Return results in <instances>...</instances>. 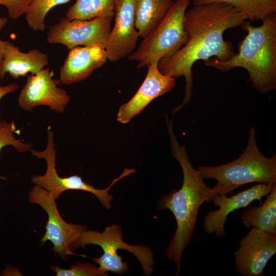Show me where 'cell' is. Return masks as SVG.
<instances>
[{
	"instance_id": "6da1fadb",
	"label": "cell",
	"mask_w": 276,
	"mask_h": 276,
	"mask_svg": "<svg viewBox=\"0 0 276 276\" xmlns=\"http://www.w3.org/2000/svg\"><path fill=\"white\" fill-rule=\"evenodd\" d=\"M247 19L241 12L225 3L193 5L185 14L184 27L188 41L172 56L160 59L157 64L164 75L186 81L185 96L173 110L179 111L191 101L193 86L192 67L198 60L212 58L220 61L231 58L235 52L232 43L223 38L224 32L242 26Z\"/></svg>"
},
{
	"instance_id": "7a4b0ae2",
	"label": "cell",
	"mask_w": 276,
	"mask_h": 276,
	"mask_svg": "<svg viewBox=\"0 0 276 276\" xmlns=\"http://www.w3.org/2000/svg\"><path fill=\"white\" fill-rule=\"evenodd\" d=\"M172 155L178 162L183 173V181L179 190H172L161 196L158 201L159 209H168L174 215L176 228L166 250L167 258L172 261L179 275L181 259L189 245L197 223L198 211L204 202H211L217 194L215 189L208 186L190 162L186 147L179 143L173 130V118L166 117Z\"/></svg>"
},
{
	"instance_id": "3957f363",
	"label": "cell",
	"mask_w": 276,
	"mask_h": 276,
	"mask_svg": "<svg viewBox=\"0 0 276 276\" xmlns=\"http://www.w3.org/2000/svg\"><path fill=\"white\" fill-rule=\"evenodd\" d=\"M241 26L247 34L239 44L238 53L224 61L210 58L204 64L222 72L244 68L256 90L271 93L276 89V13L262 20L260 26L245 21Z\"/></svg>"
},
{
	"instance_id": "277c9868",
	"label": "cell",
	"mask_w": 276,
	"mask_h": 276,
	"mask_svg": "<svg viewBox=\"0 0 276 276\" xmlns=\"http://www.w3.org/2000/svg\"><path fill=\"white\" fill-rule=\"evenodd\" d=\"M254 127L249 129L247 145L239 157L217 166H200L197 170L203 179L217 180L213 188L217 194H231L251 182L276 184V154L268 157L259 149Z\"/></svg>"
},
{
	"instance_id": "5b68a950",
	"label": "cell",
	"mask_w": 276,
	"mask_h": 276,
	"mask_svg": "<svg viewBox=\"0 0 276 276\" xmlns=\"http://www.w3.org/2000/svg\"><path fill=\"white\" fill-rule=\"evenodd\" d=\"M192 0H175L164 18L129 55L130 61L138 62V68L147 66L175 54L188 41L184 27L185 16Z\"/></svg>"
},
{
	"instance_id": "8992f818",
	"label": "cell",
	"mask_w": 276,
	"mask_h": 276,
	"mask_svg": "<svg viewBox=\"0 0 276 276\" xmlns=\"http://www.w3.org/2000/svg\"><path fill=\"white\" fill-rule=\"evenodd\" d=\"M88 244L100 246L103 254L98 258H91L102 271L112 272L120 275L128 270L127 262L123 261L118 254L119 249L126 250L133 255L139 260L143 270L144 275H149L153 271L154 258L152 250L143 245H130L123 240L122 227L113 224L106 226L100 232L85 229L82 233L76 244L77 248L84 247Z\"/></svg>"
},
{
	"instance_id": "52a82bcc",
	"label": "cell",
	"mask_w": 276,
	"mask_h": 276,
	"mask_svg": "<svg viewBox=\"0 0 276 276\" xmlns=\"http://www.w3.org/2000/svg\"><path fill=\"white\" fill-rule=\"evenodd\" d=\"M48 141L46 148L41 151L31 149L32 154L38 158L44 159L47 164V169L43 175H33L31 181L35 185H38L51 192L55 198L67 190L83 191L94 195L99 200L102 205L107 210L111 208L113 195L109 194L110 188L118 181L126 177L135 171L132 168H125L120 175L112 179L109 186L103 189L95 188L93 186L83 181L81 177L72 175L62 177L60 176L56 168V149L54 139V132L51 127H48Z\"/></svg>"
},
{
	"instance_id": "ba28073f",
	"label": "cell",
	"mask_w": 276,
	"mask_h": 276,
	"mask_svg": "<svg viewBox=\"0 0 276 276\" xmlns=\"http://www.w3.org/2000/svg\"><path fill=\"white\" fill-rule=\"evenodd\" d=\"M28 199L30 203L40 206L48 215L45 232L41 239L42 244L50 241L54 252L63 260L74 255L73 251L77 248V242L87 229L86 226L66 222L60 214L54 195L39 186L33 187Z\"/></svg>"
},
{
	"instance_id": "9c48e42d",
	"label": "cell",
	"mask_w": 276,
	"mask_h": 276,
	"mask_svg": "<svg viewBox=\"0 0 276 276\" xmlns=\"http://www.w3.org/2000/svg\"><path fill=\"white\" fill-rule=\"evenodd\" d=\"M114 12L90 20L62 18L50 28L47 41L60 43L68 50L79 46L98 45L105 48Z\"/></svg>"
},
{
	"instance_id": "30bf717a",
	"label": "cell",
	"mask_w": 276,
	"mask_h": 276,
	"mask_svg": "<svg viewBox=\"0 0 276 276\" xmlns=\"http://www.w3.org/2000/svg\"><path fill=\"white\" fill-rule=\"evenodd\" d=\"M53 71L47 68L28 76L18 97L19 107L31 111L36 106L45 105L58 113L64 112L70 97L58 87L60 82L53 79Z\"/></svg>"
},
{
	"instance_id": "8fae6325",
	"label": "cell",
	"mask_w": 276,
	"mask_h": 276,
	"mask_svg": "<svg viewBox=\"0 0 276 276\" xmlns=\"http://www.w3.org/2000/svg\"><path fill=\"white\" fill-rule=\"evenodd\" d=\"M275 252L276 235L252 227L234 253L236 269L242 276H263Z\"/></svg>"
},
{
	"instance_id": "7c38bea8",
	"label": "cell",
	"mask_w": 276,
	"mask_h": 276,
	"mask_svg": "<svg viewBox=\"0 0 276 276\" xmlns=\"http://www.w3.org/2000/svg\"><path fill=\"white\" fill-rule=\"evenodd\" d=\"M137 0H116L114 24L109 34L105 50L107 59L117 62L131 54L139 36L135 26Z\"/></svg>"
},
{
	"instance_id": "4fadbf2b",
	"label": "cell",
	"mask_w": 276,
	"mask_h": 276,
	"mask_svg": "<svg viewBox=\"0 0 276 276\" xmlns=\"http://www.w3.org/2000/svg\"><path fill=\"white\" fill-rule=\"evenodd\" d=\"M273 186L259 183L229 197L226 195L217 194L212 201L219 209L206 215L202 225L203 230L209 235L215 234L218 238L223 237L227 216L235 210L246 207L254 200H260L270 192Z\"/></svg>"
},
{
	"instance_id": "5bb4252c",
	"label": "cell",
	"mask_w": 276,
	"mask_h": 276,
	"mask_svg": "<svg viewBox=\"0 0 276 276\" xmlns=\"http://www.w3.org/2000/svg\"><path fill=\"white\" fill-rule=\"evenodd\" d=\"M157 64L155 62L147 66V75L140 88L127 102L120 106L117 117L119 122L128 123L154 99L172 90L176 78L162 74Z\"/></svg>"
},
{
	"instance_id": "9a60e30c",
	"label": "cell",
	"mask_w": 276,
	"mask_h": 276,
	"mask_svg": "<svg viewBox=\"0 0 276 276\" xmlns=\"http://www.w3.org/2000/svg\"><path fill=\"white\" fill-rule=\"evenodd\" d=\"M107 60L105 49L100 46L74 48L60 68L59 80L65 85L82 81L101 67Z\"/></svg>"
},
{
	"instance_id": "2e32d148",
	"label": "cell",
	"mask_w": 276,
	"mask_h": 276,
	"mask_svg": "<svg viewBox=\"0 0 276 276\" xmlns=\"http://www.w3.org/2000/svg\"><path fill=\"white\" fill-rule=\"evenodd\" d=\"M49 62L47 54L37 49L22 52L18 47L9 41L1 67L0 79H3L6 73L14 79L29 73L35 74L43 69Z\"/></svg>"
},
{
	"instance_id": "e0dca14e",
	"label": "cell",
	"mask_w": 276,
	"mask_h": 276,
	"mask_svg": "<svg viewBox=\"0 0 276 276\" xmlns=\"http://www.w3.org/2000/svg\"><path fill=\"white\" fill-rule=\"evenodd\" d=\"M173 0H137L135 26L139 36L146 37L168 13Z\"/></svg>"
},
{
	"instance_id": "ac0fdd59",
	"label": "cell",
	"mask_w": 276,
	"mask_h": 276,
	"mask_svg": "<svg viewBox=\"0 0 276 276\" xmlns=\"http://www.w3.org/2000/svg\"><path fill=\"white\" fill-rule=\"evenodd\" d=\"M259 206H250L241 215L242 222L246 228L254 227L265 232L276 235V184Z\"/></svg>"
},
{
	"instance_id": "d6986e66",
	"label": "cell",
	"mask_w": 276,
	"mask_h": 276,
	"mask_svg": "<svg viewBox=\"0 0 276 276\" xmlns=\"http://www.w3.org/2000/svg\"><path fill=\"white\" fill-rule=\"evenodd\" d=\"M193 5L222 2L230 5L250 20H263L276 13V0H192Z\"/></svg>"
},
{
	"instance_id": "ffe728a7",
	"label": "cell",
	"mask_w": 276,
	"mask_h": 276,
	"mask_svg": "<svg viewBox=\"0 0 276 276\" xmlns=\"http://www.w3.org/2000/svg\"><path fill=\"white\" fill-rule=\"evenodd\" d=\"M116 0H76L67 10L69 20H90L114 12Z\"/></svg>"
},
{
	"instance_id": "44dd1931",
	"label": "cell",
	"mask_w": 276,
	"mask_h": 276,
	"mask_svg": "<svg viewBox=\"0 0 276 276\" xmlns=\"http://www.w3.org/2000/svg\"><path fill=\"white\" fill-rule=\"evenodd\" d=\"M70 1L32 0L25 13L28 26L34 31H44L46 28L44 20L48 12L53 8Z\"/></svg>"
},
{
	"instance_id": "7402d4cb",
	"label": "cell",
	"mask_w": 276,
	"mask_h": 276,
	"mask_svg": "<svg viewBox=\"0 0 276 276\" xmlns=\"http://www.w3.org/2000/svg\"><path fill=\"white\" fill-rule=\"evenodd\" d=\"M16 126L13 122L1 121L0 125V153L7 146H12L19 152H25L32 149V144L17 140L14 135ZM0 178L2 177L0 175Z\"/></svg>"
},
{
	"instance_id": "603a6c76",
	"label": "cell",
	"mask_w": 276,
	"mask_h": 276,
	"mask_svg": "<svg viewBox=\"0 0 276 276\" xmlns=\"http://www.w3.org/2000/svg\"><path fill=\"white\" fill-rule=\"evenodd\" d=\"M57 276H106L108 273L101 271L98 267L88 262H77L70 268H61L57 265L50 267Z\"/></svg>"
},
{
	"instance_id": "cb8c5ba5",
	"label": "cell",
	"mask_w": 276,
	"mask_h": 276,
	"mask_svg": "<svg viewBox=\"0 0 276 276\" xmlns=\"http://www.w3.org/2000/svg\"><path fill=\"white\" fill-rule=\"evenodd\" d=\"M32 0H0V5L5 6L8 16L11 19H16L26 11Z\"/></svg>"
},
{
	"instance_id": "d4e9b609",
	"label": "cell",
	"mask_w": 276,
	"mask_h": 276,
	"mask_svg": "<svg viewBox=\"0 0 276 276\" xmlns=\"http://www.w3.org/2000/svg\"><path fill=\"white\" fill-rule=\"evenodd\" d=\"M8 22V20L6 17H0V32ZM8 42L9 41L2 40L0 37V70Z\"/></svg>"
},
{
	"instance_id": "484cf974",
	"label": "cell",
	"mask_w": 276,
	"mask_h": 276,
	"mask_svg": "<svg viewBox=\"0 0 276 276\" xmlns=\"http://www.w3.org/2000/svg\"><path fill=\"white\" fill-rule=\"evenodd\" d=\"M18 88L16 83H10L5 86H0V101L6 95L16 91ZM1 121L0 120V125Z\"/></svg>"
}]
</instances>
